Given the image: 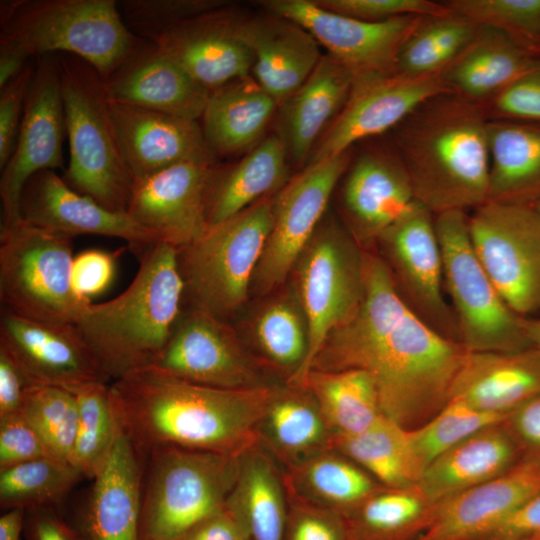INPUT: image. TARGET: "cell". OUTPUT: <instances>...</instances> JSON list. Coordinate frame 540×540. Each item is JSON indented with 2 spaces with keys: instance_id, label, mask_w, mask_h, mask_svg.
I'll return each instance as SVG.
<instances>
[{
  "instance_id": "1",
  "label": "cell",
  "mask_w": 540,
  "mask_h": 540,
  "mask_svg": "<svg viewBox=\"0 0 540 540\" xmlns=\"http://www.w3.org/2000/svg\"><path fill=\"white\" fill-rule=\"evenodd\" d=\"M465 352L403 302L381 257L364 250L360 307L328 336L311 370L365 371L382 414L412 430L447 404Z\"/></svg>"
},
{
  "instance_id": "2",
  "label": "cell",
  "mask_w": 540,
  "mask_h": 540,
  "mask_svg": "<svg viewBox=\"0 0 540 540\" xmlns=\"http://www.w3.org/2000/svg\"><path fill=\"white\" fill-rule=\"evenodd\" d=\"M110 388L121 430L141 461L159 447L240 457L275 398L269 388L210 387L151 366L112 381Z\"/></svg>"
},
{
  "instance_id": "3",
  "label": "cell",
  "mask_w": 540,
  "mask_h": 540,
  "mask_svg": "<svg viewBox=\"0 0 540 540\" xmlns=\"http://www.w3.org/2000/svg\"><path fill=\"white\" fill-rule=\"evenodd\" d=\"M489 120L484 104L444 93L395 127L415 199L434 215L474 210L487 201Z\"/></svg>"
},
{
  "instance_id": "4",
  "label": "cell",
  "mask_w": 540,
  "mask_h": 540,
  "mask_svg": "<svg viewBox=\"0 0 540 540\" xmlns=\"http://www.w3.org/2000/svg\"><path fill=\"white\" fill-rule=\"evenodd\" d=\"M184 291L178 248L158 242L120 295L88 305L75 326L111 382L153 364L183 313Z\"/></svg>"
},
{
  "instance_id": "5",
  "label": "cell",
  "mask_w": 540,
  "mask_h": 540,
  "mask_svg": "<svg viewBox=\"0 0 540 540\" xmlns=\"http://www.w3.org/2000/svg\"><path fill=\"white\" fill-rule=\"evenodd\" d=\"M1 38L28 55L72 54L108 78L145 39L127 27L114 0H10L0 4Z\"/></svg>"
},
{
  "instance_id": "6",
  "label": "cell",
  "mask_w": 540,
  "mask_h": 540,
  "mask_svg": "<svg viewBox=\"0 0 540 540\" xmlns=\"http://www.w3.org/2000/svg\"><path fill=\"white\" fill-rule=\"evenodd\" d=\"M57 56L70 154L63 179L102 206L126 212L135 182L119 146L104 79L75 55Z\"/></svg>"
},
{
  "instance_id": "7",
  "label": "cell",
  "mask_w": 540,
  "mask_h": 540,
  "mask_svg": "<svg viewBox=\"0 0 540 540\" xmlns=\"http://www.w3.org/2000/svg\"><path fill=\"white\" fill-rule=\"evenodd\" d=\"M240 457L159 447L143 459L141 540H181L225 507L238 478Z\"/></svg>"
},
{
  "instance_id": "8",
  "label": "cell",
  "mask_w": 540,
  "mask_h": 540,
  "mask_svg": "<svg viewBox=\"0 0 540 540\" xmlns=\"http://www.w3.org/2000/svg\"><path fill=\"white\" fill-rule=\"evenodd\" d=\"M72 238L25 221L0 227L2 308L26 319L76 325L91 300L73 289Z\"/></svg>"
},
{
  "instance_id": "9",
  "label": "cell",
  "mask_w": 540,
  "mask_h": 540,
  "mask_svg": "<svg viewBox=\"0 0 540 540\" xmlns=\"http://www.w3.org/2000/svg\"><path fill=\"white\" fill-rule=\"evenodd\" d=\"M272 225L273 200L264 198L178 249L190 309L223 321L243 304Z\"/></svg>"
},
{
  "instance_id": "10",
  "label": "cell",
  "mask_w": 540,
  "mask_h": 540,
  "mask_svg": "<svg viewBox=\"0 0 540 540\" xmlns=\"http://www.w3.org/2000/svg\"><path fill=\"white\" fill-rule=\"evenodd\" d=\"M363 249L337 222L319 224L296 266L307 328L306 355L291 381L301 385L328 336L350 320L363 298Z\"/></svg>"
},
{
  "instance_id": "11",
  "label": "cell",
  "mask_w": 540,
  "mask_h": 540,
  "mask_svg": "<svg viewBox=\"0 0 540 540\" xmlns=\"http://www.w3.org/2000/svg\"><path fill=\"white\" fill-rule=\"evenodd\" d=\"M443 257V279L460 341L469 351L514 352L530 348L521 316L505 302L479 262L469 236L468 215H435Z\"/></svg>"
},
{
  "instance_id": "12",
  "label": "cell",
  "mask_w": 540,
  "mask_h": 540,
  "mask_svg": "<svg viewBox=\"0 0 540 540\" xmlns=\"http://www.w3.org/2000/svg\"><path fill=\"white\" fill-rule=\"evenodd\" d=\"M473 250L508 306L540 311V214L534 206L486 201L468 216Z\"/></svg>"
},
{
  "instance_id": "13",
  "label": "cell",
  "mask_w": 540,
  "mask_h": 540,
  "mask_svg": "<svg viewBox=\"0 0 540 540\" xmlns=\"http://www.w3.org/2000/svg\"><path fill=\"white\" fill-rule=\"evenodd\" d=\"M376 241L403 302L435 331L461 343L455 315L444 297L435 215L415 201Z\"/></svg>"
},
{
  "instance_id": "14",
  "label": "cell",
  "mask_w": 540,
  "mask_h": 540,
  "mask_svg": "<svg viewBox=\"0 0 540 540\" xmlns=\"http://www.w3.org/2000/svg\"><path fill=\"white\" fill-rule=\"evenodd\" d=\"M65 134L58 56L46 54L37 57L16 146L11 158L1 169L0 227H6L21 218V195L33 175L43 170L63 167L62 146Z\"/></svg>"
},
{
  "instance_id": "15",
  "label": "cell",
  "mask_w": 540,
  "mask_h": 540,
  "mask_svg": "<svg viewBox=\"0 0 540 540\" xmlns=\"http://www.w3.org/2000/svg\"><path fill=\"white\" fill-rule=\"evenodd\" d=\"M274 16L306 29L351 72L354 79L395 72L399 52L423 16L365 21L328 10L310 0L261 2Z\"/></svg>"
},
{
  "instance_id": "16",
  "label": "cell",
  "mask_w": 540,
  "mask_h": 540,
  "mask_svg": "<svg viewBox=\"0 0 540 540\" xmlns=\"http://www.w3.org/2000/svg\"><path fill=\"white\" fill-rule=\"evenodd\" d=\"M349 163V151L309 162L273 199V225L254 274L256 288L280 285L316 232L331 194Z\"/></svg>"
},
{
  "instance_id": "17",
  "label": "cell",
  "mask_w": 540,
  "mask_h": 540,
  "mask_svg": "<svg viewBox=\"0 0 540 540\" xmlns=\"http://www.w3.org/2000/svg\"><path fill=\"white\" fill-rule=\"evenodd\" d=\"M213 153L186 159L135 182L126 213L160 241L186 247L209 229Z\"/></svg>"
},
{
  "instance_id": "18",
  "label": "cell",
  "mask_w": 540,
  "mask_h": 540,
  "mask_svg": "<svg viewBox=\"0 0 540 540\" xmlns=\"http://www.w3.org/2000/svg\"><path fill=\"white\" fill-rule=\"evenodd\" d=\"M444 93L450 91L442 72L407 75L395 71L354 79L345 106L309 162L343 154L357 141L395 128L422 103Z\"/></svg>"
},
{
  "instance_id": "19",
  "label": "cell",
  "mask_w": 540,
  "mask_h": 540,
  "mask_svg": "<svg viewBox=\"0 0 540 540\" xmlns=\"http://www.w3.org/2000/svg\"><path fill=\"white\" fill-rule=\"evenodd\" d=\"M0 347L33 385L74 393L90 383H111L75 325L38 322L1 308Z\"/></svg>"
},
{
  "instance_id": "20",
  "label": "cell",
  "mask_w": 540,
  "mask_h": 540,
  "mask_svg": "<svg viewBox=\"0 0 540 540\" xmlns=\"http://www.w3.org/2000/svg\"><path fill=\"white\" fill-rule=\"evenodd\" d=\"M20 215L34 226L69 238L93 234L125 240L139 256L162 242L126 212L112 211L72 189L55 170L40 171L27 181Z\"/></svg>"
},
{
  "instance_id": "21",
  "label": "cell",
  "mask_w": 540,
  "mask_h": 540,
  "mask_svg": "<svg viewBox=\"0 0 540 540\" xmlns=\"http://www.w3.org/2000/svg\"><path fill=\"white\" fill-rule=\"evenodd\" d=\"M137 35L157 45L210 92L249 77L253 69L250 48L235 32L231 15L221 8Z\"/></svg>"
},
{
  "instance_id": "22",
  "label": "cell",
  "mask_w": 540,
  "mask_h": 540,
  "mask_svg": "<svg viewBox=\"0 0 540 540\" xmlns=\"http://www.w3.org/2000/svg\"><path fill=\"white\" fill-rule=\"evenodd\" d=\"M151 367L210 387H252V372L230 329L222 320L197 309L183 311Z\"/></svg>"
},
{
  "instance_id": "23",
  "label": "cell",
  "mask_w": 540,
  "mask_h": 540,
  "mask_svg": "<svg viewBox=\"0 0 540 540\" xmlns=\"http://www.w3.org/2000/svg\"><path fill=\"white\" fill-rule=\"evenodd\" d=\"M540 492V459L523 457L501 475L435 504L416 540H482Z\"/></svg>"
},
{
  "instance_id": "24",
  "label": "cell",
  "mask_w": 540,
  "mask_h": 540,
  "mask_svg": "<svg viewBox=\"0 0 540 540\" xmlns=\"http://www.w3.org/2000/svg\"><path fill=\"white\" fill-rule=\"evenodd\" d=\"M110 101L197 121L211 93L175 60L150 41L144 42L104 79Z\"/></svg>"
},
{
  "instance_id": "25",
  "label": "cell",
  "mask_w": 540,
  "mask_h": 540,
  "mask_svg": "<svg viewBox=\"0 0 540 540\" xmlns=\"http://www.w3.org/2000/svg\"><path fill=\"white\" fill-rule=\"evenodd\" d=\"M109 105L134 182L180 161L213 153L197 121L110 100Z\"/></svg>"
},
{
  "instance_id": "26",
  "label": "cell",
  "mask_w": 540,
  "mask_h": 540,
  "mask_svg": "<svg viewBox=\"0 0 540 540\" xmlns=\"http://www.w3.org/2000/svg\"><path fill=\"white\" fill-rule=\"evenodd\" d=\"M539 395L540 353L534 348L514 352L466 350L448 402L512 414Z\"/></svg>"
},
{
  "instance_id": "27",
  "label": "cell",
  "mask_w": 540,
  "mask_h": 540,
  "mask_svg": "<svg viewBox=\"0 0 540 540\" xmlns=\"http://www.w3.org/2000/svg\"><path fill=\"white\" fill-rule=\"evenodd\" d=\"M231 22L253 54L256 82L280 106L301 87L323 56L317 40L287 19L274 16L244 21L231 16Z\"/></svg>"
},
{
  "instance_id": "28",
  "label": "cell",
  "mask_w": 540,
  "mask_h": 540,
  "mask_svg": "<svg viewBox=\"0 0 540 540\" xmlns=\"http://www.w3.org/2000/svg\"><path fill=\"white\" fill-rule=\"evenodd\" d=\"M415 201L398 153L376 150L363 154L344 183V207L358 242L376 240Z\"/></svg>"
},
{
  "instance_id": "29",
  "label": "cell",
  "mask_w": 540,
  "mask_h": 540,
  "mask_svg": "<svg viewBox=\"0 0 540 540\" xmlns=\"http://www.w3.org/2000/svg\"><path fill=\"white\" fill-rule=\"evenodd\" d=\"M142 461L121 432L75 523L87 540H141Z\"/></svg>"
},
{
  "instance_id": "30",
  "label": "cell",
  "mask_w": 540,
  "mask_h": 540,
  "mask_svg": "<svg viewBox=\"0 0 540 540\" xmlns=\"http://www.w3.org/2000/svg\"><path fill=\"white\" fill-rule=\"evenodd\" d=\"M354 78L339 60L323 55L311 75L281 106L279 137L298 164L312 157L318 143L345 106Z\"/></svg>"
},
{
  "instance_id": "31",
  "label": "cell",
  "mask_w": 540,
  "mask_h": 540,
  "mask_svg": "<svg viewBox=\"0 0 540 540\" xmlns=\"http://www.w3.org/2000/svg\"><path fill=\"white\" fill-rule=\"evenodd\" d=\"M523 458L522 450L506 422L481 430L433 460L419 488L432 503L487 482Z\"/></svg>"
},
{
  "instance_id": "32",
  "label": "cell",
  "mask_w": 540,
  "mask_h": 540,
  "mask_svg": "<svg viewBox=\"0 0 540 540\" xmlns=\"http://www.w3.org/2000/svg\"><path fill=\"white\" fill-rule=\"evenodd\" d=\"M540 59L507 35L481 27L470 44L442 71L450 93L486 104Z\"/></svg>"
},
{
  "instance_id": "33",
  "label": "cell",
  "mask_w": 540,
  "mask_h": 540,
  "mask_svg": "<svg viewBox=\"0 0 540 540\" xmlns=\"http://www.w3.org/2000/svg\"><path fill=\"white\" fill-rule=\"evenodd\" d=\"M488 142L487 201L534 206L540 201V124L490 119Z\"/></svg>"
},
{
  "instance_id": "34",
  "label": "cell",
  "mask_w": 540,
  "mask_h": 540,
  "mask_svg": "<svg viewBox=\"0 0 540 540\" xmlns=\"http://www.w3.org/2000/svg\"><path fill=\"white\" fill-rule=\"evenodd\" d=\"M288 154L281 138L272 135L257 145L229 170L213 175L208 199L209 227L219 224L288 181Z\"/></svg>"
},
{
  "instance_id": "35",
  "label": "cell",
  "mask_w": 540,
  "mask_h": 540,
  "mask_svg": "<svg viewBox=\"0 0 540 540\" xmlns=\"http://www.w3.org/2000/svg\"><path fill=\"white\" fill-rule=\"evenodd\" d=\"M277 102L250 76L211 93L202 130L213 153L232 154L254 145L269 123Z\"/></svg>"
},
{
  "instance_id": "36",
  "label": "cell",
  "mask_w": 540,
  "mask_h": 540,
  "mask_svg": "<svg viewBox=\"0 0 540 540\" xmlns=\"http://www.w3.org/2000/svg\"><path fill=\"white\" fill-rule=\"evenodd\" d=\"M333 445L391 489L418 485L425 470L410 430L384 415L362 432L335 434Z\"/></svg>"
},
{
  "instance_id": "37",
  "label": "cell",
  "mask_w": 540,
  "mask_h": 540,
  "mask_svg": "<svg viewBox=\"0 0 540 540\" xmlns=\"http://www.w3.org/2000/svg\"><path fill=\"white\" fill-rule=\"evenodd\" d=\"M301 386L313 393L336 434L362 432L383 416L374 382L363 370H311Z\"/></svg>"
},
{
  "instance_id": "38",
  "label": "cell",
  "mask_w": 540,
  "mask_h": 540,
  "mask_svg": "<svg viewBox=\"0 0 540 540\" xmlns=\"http://www.w3.org/2000/svg\"><path fill=\"white\" fill-rule=\"evenodd\" d=\"M435 505L418 485L373 493L345 519L350 540H416Z\"/></svg>"
},
{
  "instance_id": "39",
  "label": "cell",
  "mask_w": 540,
  "mask_h": 540,
  "mask_svg": "<svg viewBox=\"0 0 540 540\" xmlns=\"http://www.w3.org/2000/svg\"><path fill=\"white\" fill-rule=\"evenodd\" d=\"M226 504L240 517L250 540H284L287 514L277 476L262 456L240 464Z\"/></svg>"
},
{
  "instance_id": "40",
  "label": "cell",
  "mask_w": 540,
  "mask_h": 540,
  "mask_svg": "<svg viewBox=\"0 0 540 540\" xmlns=\"http://www.w3.org/2000/svg\"><path fill=\"white\" fill-rule=\"evenodd\" d=\"M74 394L78 406V422L71 464L84 478L93 480L105 466L122 430L115 412L110 383H90Z\"/></svg>"
},
{
  "instance_id": "41",
  "label": "cell",
  "mask_w": 540,
  "mask_h": 540,
  "mask_svg": "<svg viewBox=\"0 0 540 540\" xmlns=\"http://www.w3.org/2000/svg\"><path fill=\"white\" fill-rule=\"evenodd\" d=\"M81 479L84 477L74 465L52 457L0 470L1 509H60Z\"/></svg>"
},
{
  "instance_id": "42",
  "label": "cell",
  "mask_w": 540,
  "mask_h": 540,
  "mask_svg": "<svg viewBox=\"0 0 540 540\" xmlns=\"http://www.w3.org/2000/svg\"><path fill=\"white\" fill-rule=\"evenodd\" d=\"M478 29L453 12L423 16L403 44L395 71L407 75L442 72L470 44Z\"/></svg>"
},
{
  "instance_id": "43",
  "label": "cell",
  "mask_w": 540,
  "mask_h": 540,
  "mask_svg": "<svg viewBox=\"0 0 540 540\" xmlns=\"http://www.w3.org/2000/svg\"><path fill=\"white\" fill-rule=\"evenodd\" d=\"M20 414L36 431L50 457L71 463L78 422V406L73 392L32 385Z\"/></svg>"
},
{
  "instance_id": "44",
  "label": "cell",
  "mask_w": 540,
  "mask_h": 540,
  "mask_svg": "<svg viewBox=\"0 0 540 540\" xmlns=\"http://www.w3.org/2000/svg\"><path fill=\"white\" fill-rule=\"evenodd\" d=\"M510 415L481 411L460 402H448L427 422L410 430V436L416 454L426 469L445 451L481 430L505 423Z\"/></svg>"
},
{
  "instance_id": "45",
  "label": "cell",
  "mask_w": 540,
  "mask_h": 540,
  "mask_svg": "<svg viewBox=\"0 0 540 540\" xmlns=\"http://www.w3.org/2000/svg\"><path fill=\"white\" fill-rule=\"evenodd\" d=\"M455 14L495 29L540 56V0H449Z\"/></svg>"
},
{
  "instance_id": "46",
  "label": "cell",
  "mask_w": 540,
  "mask_h": 540,
  "mask_svg": "<svg viewBox=\"0 0 540 540\" xmlns=\"http://www.w3.org/2000/svg\"><path fill=\"white\" fill-rule=\"evenodd\" d=\"M311 491L326 504L353 511L374 493V484L362 470L341 458L317 457L304 470Z\"/></svg>"
},
{
  "instance_id": "47",
  "label": "cell",
  "mask_w": 540,
  "mask_h": 540,
  "mask_svg": "<svg viewBox=\"0 0 540 540\" xmlns=\"http://www.w3.org/2000/svg\"><path fill=\"white\" fill-rule=\"evenodd\" d=\"M255 334L267 355L282 365H297L307 351V328L289 302H276L257 319Z\"/></svg>"
},
{
  "instance_id": "48",
  "label": "cell",
  "mask_w": 540,
  "mask_h": 540,
  "mask_svg": "<svg viewBox=\"0 0 540 540\" xmlns=\"http://www.w3.org/2000/svg\"><path fill=\"white\" fill-rule=\"evenodd\" d=\"M265 418L275 440L289 450L309 448L324 434L320 411L300 398L275 397Z\"/></svg>"
},
{
  "instance_id": "49",
  "label": "cell",
  "mask_w": 540,
  "mask_h": 540,
  "mask_svg": "<svg viewBox=\"0 0 540 540\" xmlns=\"http://www.w3.org/2000/svg\"><path fill=\"white\" fill-rule=\"evenodd\" d=\"M221 1L207 0H124L118 2L130 28L136 34L162 29L220 9Z\"/></svg>"
},
{
  "instance_id": "50",
  "label": "cell",
  "mask_w": 540,
  "mask_h": 540,
  "mask_svg": "<svg viewBox=\"0 0 540 540\" xmlns=\"http://www.w3.org/2000/svg\"><path fill=\"white\" fill-rule=\"evenodd\" d=\"M324 8L365 21H385L407 15L444 16L452 11L430 0H319Z\"/></svg>"
},
{
  "instance_id": "51",
  "label": "cell",
  "mask_w": 540,
  "mask_h": 540,
  "mask_svg": "<svg viewBox=\"0 0 540 540\" xmlns=\"http://www.w3.org/2000/svg\"><path fill=\"white\" fill-rule=\"evenodd\" d=\"M485 107L490 119L540 124V59Z\"/></svg>"
},
{
  "instance_id": "52",
  "label": "cell",
  "mask_w": 540,
  "mask_h": 540,
  "mask_svg": "<svg viewBox=\"0 0 540 540\" xmlns=\"http://www.w3.org/2000/svg\"><path fill=\"white\" fill-rule=\"evenodd\" d=\"M33 72L34 68L28 64L16 78L0 89L1 169L11 158L16 146Z\"/></svg>"
},
{
  "instance_id": "53",
  "label": "cell",
  "mask_w": 540,
  "mask_h": 540,
  "mask_svg": "<svg viewBox=\"0 0 540 540\" xmlns=\"http://www.w3.org/2000/svg\"><path fill=\"white\" fill-rule=\"evenodd\" d=\"M123 249L105 251L88 249L78 253L72 262L71 282L75 292L88 300L103 293L111 285L116 263Z\"/></svg>"
},
{
  "instance_id": "54",
  "label": "cell",
  "mask_w": 540,
  "mask_h": 540,
  "mask_svg": "<svg viewBox=\"0 0 540 540\" xmlns=\"http://www.w3.org/2000/svg\"><path fill=\"white\" fill-rule=\"evenodd\" d=\"M42 457H50L21 414L0 418V470Z\"/></svg>"
},
{
  "instance_id": "55",
  "label": "cell",
  "mask_w": 540,
  "mask_h": 540,
  "mask_svg": "<svg viewBox=\"0 0 540 540\" xmlns=\"http://www.w3.org/2000/svg\"><path fill=\"white\" fill-rule=\"evenodd\" d=\"M284 540H350L346 521L335 513L298 509L287 516Z\"/></svg>"
},
{
  "instance_id": "56",
  "label": "cell",
  "mask_w": 540,
  "mask_h": 540,
  "mask_svg": "<svg viewBox=\"0 0 540 540\" xmlns=\"http://www.w3.org/2000/svg\"><path fill=\"white\" fill-rule=\"evenodd\" d=\"M24 540H87L76 524L55 508L26 510Z\"/></svg>"
},
{
  "instance_id": "57",
  "label": "cell",
  "mask_w": 540,
  "mask_h": 540,
  "mask_svg": "<svg viewBox=\"0 0 540 540\" xmlns=\"http://www.w3.org/2000/svg\"><path fill=\"white\" fill-rule=\"evenodd\" d=\"M482 540H540V492L520 505Z\"/></svg>"
},
{
  "instance_id": "58",
  "label": "cell",
  "mask_w": 540,
  "mask_h": 540,
  "mask_svg": "<svg viewBox=\"0 0 540 540\" xmlns=\"http://www.w3.org/2000/svg\"><path fill=\"white\" fill-rule=\"evenodd\" d=\"M32 385L13 358L0 347V418L20 414Z\"/></svg>"
},
{
  "instance_id": "59",
  "label": "cell",
  "mask_w": 540,
  "mask_h": 540,
  "mask_svg": "<svg viewBox=\"0 0 540 540\" xmlns=\"http://www.w3.org/2000/svg\"><path fill=\"white\" fill-rule=\"evenodd\" d=\"M506 424L523 457L540 459V395L512 412Z\"/></svg>"
},
{
  "instance_id": "60",
  "label": "cell",
  "mask_w": 540,
  "mask_h": 540,
  "mask_svg": "<svg viewBox=\"0 0 540 540\" xmlns=\"http://www.w3.org/2000/svg\"><path fill=\"white\" fill-rule=\"evenodd\" d=\"M181 540H250L240 517L227 505L193 527Z\"/></svg>"
},
{
  "instance_id": "61",
  "label": "cell",
  "mask_w": 540,
  "mask_h": 540,
  "mask_svg": "<svg viewBox=\"0 0 540 540\" xmlns=\"http://www.w3.org/2000/svg\"><path fill=\"white\" fill-rule=\"evenodd\" d=\"M29 58L28 53L18 44L0 37V89L25 69Z\"/></svg>"
},
{
  "instance_id": "62",
  "label": "cell",
  "mask_w": 540,
  "mask_h": 540,
  "mask_svg": "<svg viewBox=\"0 0 540 540\" xmlns=\"http://www.w3.org/2000/svg\"><path fill=\"white\" fill-rule=\"evenodd\" d=\"M25 516L22 508L5 510L0 517V540H24Z\"/></svg>"
},
{
  "instance_id": "63",
  "label": "cell",
  "mask_w": 540,
  "mask_h": 540,
  "mask_svg": "<svg viewBox=\"0 0 540 540\" xmlns=\"http://www.w3.org/2000/svg\"><path fill=\"white\" fill-rule=\"evenodd\" d=\"M520 321L530 347L540 353V318L535 316H521Z\"/></svg>"
},
{
  "instance_id": "64",
  "label": "cell",
  "mask_w": 540,
  "mask_h": 540,
  "mask_svg": "<svg viewBox=\"0 0 540 540\" xmlns=\"http://www.w3.org/2000/svg\"><path fill=\"white\" fill-rule=\"evenodd\" d=\"M534 207L536 208V210H537V211L539 212V214H540V201H538V202L534 205Z\"/></svg>"
}]
</instances>
